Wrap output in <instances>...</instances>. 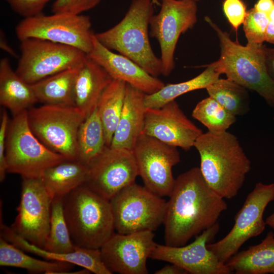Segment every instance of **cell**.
Returning <instances> with one entry per match:
<instances>
[{"label": "cell", "instance_id": "19", "mask_svg": "<svg viewBox=\"0 0 274 274\" xmlns=\"http://www.w3.org/2000/svg\"><path fill=\"white\" fill-rule=\"evenodd\" d=\"M87 55L102 66L113 79L122 80L146 94L155 93L165 85L130 59L115 53L104 46L96 39L94 34L92 48Z\"/></svg>", "mask_w": 274, "mask_h": 274}, {"label": "cell", "instance_id": "28", "mask_svg": "<svg viewBox=\"0 0 274 274\" xmlns=\"http://www.w3.org/2000/svg\"><path fill=\"white\" fill-rule=\"evenodd\" d=\"M206 68L195 77L178 83L165 84L158 91L146 94L144 104L146 108H158L175 100L177 97L192 91L206 89L219 78L221 75L214 67L208 64Z\"/></svg>", "mask_w": 274, "mask_h": 274}, {"label": "cell", "instance_id": "46", "mask_svg": "<svg viewBox=\"0 0 274 274\" xmlns=\"http://www.w3.org/2000/svg\"><path fill=\"white\" fill-rule=\"evenodd\" d=\"M155 2H156V4H158V5L159 4V2H158V0H155Z\"/></svg>", "mask_w": 274, "mask_h": 274}, {"label": "cell", "instance_id": "24", "mask_svg": "<svg viewBox=\"0 0 274 274\" xmlns=\"http://www.w3.org/2000/svg\"><path fill=\"white\" fill-rule=\"evenodd\" d=\"M235 274H274V232L257 245L238 251L225 263Z\"/></svg>", "mask_w": 274, "mask_h": 274}, {"label": "cell", "instance_id": "47", "mask_svg": "<svg viewBox=\"0 0 274 274\" xmlns=\"http://www.w3.org/2000/svg\"><path fill=\"white\" fill-rule=\"evenodd\" d=\"M192 1H195L196 2H197L199 1H200V0H192Z\"/></svg>", "mask_w": 274, "mask_h": 274}, {"label": "cell", "instance_id": "27", "mask_svg": "<svg viewBox=\"0 0 274 274\" xmlns=\"http://www.w3.org/2000/svg\"><path fill=\"white\" fill-rule=\"evenodd\" d=\"M0 265L23 268L33 273L63 274L71 271L75 265L65 262L42 260L31 257L1 237Z\"/></svg>", "mask_w": 274, "mask_h": 274}, {"label": "cell", "instance_id": "4", "mask_svg": "<svg viewBox=\"0 0 274 274\" xmlns=\"http://www.w3.org/2000/svg\"><path fill=\"white\" fill-rule=\"evenodd\" d=\"M154 4L155 0H132L119 23L94 36L107 48L128 57L157 77L162 75V63L152 49L149 32Z\"/></svg>", "mask_w": 274, "mask_h": 274}, {"label": "cell", "instance_id": "45", "mask_svg": "<svg viewBox=\"0 0 274 274\" xmlns=\"http://www.w3.org/2000/svg\"><path fill=\"white\" fill-rule=\"evenodd\" d=\"M267 15L269 19V21H274V5Z\"/></svg>", "mask_w": 274, "mask_h": 274}, {"label": "cell", "instance_id": "29", "mask_svg": "<svg viewBox=\"0 0 274 274\" xmlns=\"http://www.w3.org/2000/svg\"><path fill=\"white\" fill-rule=\"evenodd\" d=\"M126 83L113 79L102 92L97 108L104 128L106 143L111 146L118 123L126 92Z\"/></svg>", "mask_w": 274, "mask_h": 274}, {"label": "cell", "instance_id": "34", "mask_svg": "<svg viewBox=\"0 0 274 274\" xmlns=\"http://www.w3.org/2000/svg\"><path fill=\"white\" fill-rule=\"evenodd\" d=\"M269 19L267 14L259 12L254 8L247 11L243 22V29L248 43L263 44Z\"/></svg>", "mask_w": 274, "mask_h": 274}, {"label": "cell", "instance_id": "11", "mask_svg": "<svg viewBox=\"0 0 274 274\" xmlns=\"http://www.w3.org/2000/svg\"><path fill=\"white\" fill-rule=\"evenodd\" d=\"M274 200V183H257L234 217L231 230L219 241L207 244L208 248L223 263L236 253L250 238L261 234L266 225L263 214Z\"/></svg>", "mask_w": 274, "mask_h": 274}, {"label": "cell", "instance_id": "8", "mask_svg": "<svg viewBox=\"0 0 274 274\" xmlns=\"http://www.w3.org/2000/svg\"><path fill=\"white\" fill-rule=\"evenodd\" d=\"M110 201L117 233L154 231L163 224L167 201L145 186L133 183Z\"/></svg>", "mask_w": 274, "mask_h": 274}, {"label": "cell", "instance_id": "13", "mask_svg": "<svg viewBox=\"0 0 274 274\" xmlns=\"http://www.w3.org/2000/svg\"><path fill=\"white\" fill-rule=\"evenodd\" d=\"M132 152L144 186L159 196H169L175 181L172 168L180 162L177 147L142 133Z\"/></svg>", "mask_w": 274, "mask_h": 274}, {"label": "cell", "instance_id": "1", "mask_svg": "<svg viewBox=\"0 0 274 274\" xmlns=\"http://www.w3.org/2000/svg\"><path fill=\"white\" fill-rule=\"evenodd\" d=\"M168 197L163 222L164 242L167 246L186 245L217 223L227 209L224 198L209 187L197 167L175 179Z\"/></svg>", "mask_w": 274, "mask_h": 274}, {"label": "cell", "instance_id": "38", "mask_svg": "<svg viewBox=\"0 0 274 274\" xmlns=\"http://www.w3.org/2000/svg\"><path fill=\"white\" fill-rule=\"evenodd\" d=\"M8 114L6 110H3L0 124V181L2 182L5 179L7 172L6 160V139L9 124Z\"/></svg>", "mask_w": 274, "mask_h": 274}, {"label": "cell", "instance_id": "37", "mask_svg": "<svg viewBox=\"0 0 274 274\" xmlns=\"http://www.w3.org/2000/svg\"><path fill=\"white\" fill-rule=\"evenodd\" d=\"M18 15L24 18L41 13L50 0H4Z\"/></svg>", "mask_w": 274, "mask_h": 274}, {"label": "cell", "instance_id": "30", "mask_svg": "<svg viewBox=\"0 0 274 274\" xmlns=\"http://www.w3.org/2000/svg\"><path fill=\"white\" fill-rule=\"evenodd\" d=\"M106 147L104 128L96 107L86 117L79 129L78 160L88 165Z\"/></svg>", "mask_w": 274, "mask_h": 274}, {"label": "cell", "instance_id": "14", "mask_svg": "<svg viewBox=\"0 0 274 274\" xmlns=\"http://www.w3.org/2000/svg\"><path fill=\"white\" fill-rule=\"evenodd\" d=\"M51 202L41 178H22L18 214L11 228L29 243L43 248L49 233Z\"/></svg>", "mask_w": 274, "mask_h": 274}, {"label": "cell", "instance_id": "18", "mask_svg": "<svg viewBox=\"0 0 274 274\" xmlns=\"http://www.w3.org/2000/svg\"><path fill=\"white\" fill-rule=\"evenodd\" d=\"M175 100L158 108H146L143 133L188 151L202 134Z\"/></svg>", "mask_w": 274, "mask_h": 274}, {"label": "cell", "instance_id": "40", "mask_svg": "<svg viewBox=\"0 0 274 274\" xmlns=\"http://www.w3.org/2000/svg\"><path fill=\"white\" fill-rule=\"evenodd\" d=\"M166 265L156 270L155 274H186L188 272L183 268L174 264Z\"/></svg>", "mask_w": 274, "mask_h": 274}, {"label": "cell", "instance_id": "33", "mask_svg": "<svg viewBox=\"0 0 274 274\" xmlns=\"http://www.w3.org/2000/svg\"><path fill=\"white\" fill-rule=\"evenodd\" d=\"M192 116L213 132L226 131L236 121V116L210 96L197 104Z\"/></svg>", "mask_w": 274, "mask_h": 274}, {"label": "cell", "instance_id": "16", "mask_svg": "<svg viewBox=\"0 0 274 274\" xmlns=\"http://www.w3.org/2000/svg\"><path fill=\"white\" fill-rule=\"evenodd\" d=\"M152 231L114 233L100 248L102 260L111 272L147 274V260L157 243Z\"/></svg>", "mask_w": 274, "mask_h": 274}, {"label": "cell", "instance_id": "39", "mask_svg": "<svg viewBox=\"0 0 274 274\" xmlns=\"http://www.w3.org/2000/svg\"><path fill=\"white\" fill-rule=\"evenodd\" d=\"M265 64L267 73L274 81V48L265 46Z\"/></svg>", "mask_w": 274, "mask_h": 274}, {"label": "cell", "instance_id": "32", "mask_svg": "<svg viewBox=\"0 0 274 274\" xmlns=\"http://www.w3.org/2000/svg\"><path fill=\"white\" fill-rule=\"evenodd\" d=\"M65 219L61 199L52 200L49 233L43 248L55 253H66L76 249Z\"/></svg>", "mask_w": 274, "mask_h": 274}, {"label": "cell", "instance_id": "12", "mask_svg": "<svg viewBox=\"0 0 274 274\" xmlns=\"http://www.w3.org/2000/svg\"><path fill=\"white\" fill-rule=\"evenodd\" d=\"M197 12L194 1L161 0L159 12L152 16L149 34L159 44L163 76H168L174 69V54L179 38L194 27Z\"/></svg>", "mask_w": 274, "mask_h": 274}, {"label": "cell", "instance_id": "17", "mask_svg": "<svg viewBox=\"0 0 274 274\" xmlns=\"http://www.w3.org/2000/svg\"><path fill=\"white\" fill-rule=\"evenodd\" d=\"M220 230L219 222L202 231L188 245L175 247L157 244L150 258L176 264L191 274H230L225 263L220 262L207 247Z\"/></svg>", "mask_w": 274, "mask_h": 274}, {"label": "cell", "instance_id": "3", "mask_svg": "<svg viewBox=\"0 0 274 274\" xmlns=\"http://www.w3.org/2000/svg\"><path fill=\"white\" fill-rule=\"evenodd\" d=\"M71 240L78 247L100 249L115 231L109 200L84 184L62 199Z\"/></svg>", "mask_w": 274, "mask_h": 274}, {"label": "cell", "instance_id": "36", "mask_svg": "<svg viewBox=\"0 0 274 274\" xmlns=\"http://www.w3.org/2000/svg\"><path fill=\"white\" fill-rule=\"evenodd\" d=\"M223 9L229 23L236 32L246 17V5L242 0H224Z\"/></svg>", "mask_w": 274, "mask_h": 274}, {"label": "cell", "instance_id": "22", "mask_svg": "<svg viewBox=\"0 0 274 274\" xmlns=\"http://www.w3.org/2000/svg\"><path fill=\"white\" fill-rule=\"evenodd\" d=\"M113 79L88 55L76 78L75 106L88 116L97 107L100 96Z\"/></svg>", "mask_w": 274, "mask_h": 274}, {"label": "cell", "instance_id": "20", "mask_svg": "<svg viewBox=\"0 0 274 274\" xmlns=\"http://www.w3.org/2000/svg\"><path fill=\"white\" fill-rule=\"evenodd\" d=\"M1 237L24 251L37 255L46 260L72 263L87 268L95 274H112L102 260L100 249L76 246L75 250L70 253L50 252L29 243L3 222H1Z\"/></svg>", "mask_w": 274, "mask_h": 274}, {"label": "cell", "instance_id": "31", "mask_svg": "<svg viewBox=\"0 0 274 274\" xmlns=\"http://www.w3.org/2000/svg\"><path fill=\"white\" fill-rule=\"evenodd\" d=\"M206 90L209 96L236 116L244 115L250 109L248 89L228 78H219Z\"/></svg>", "mask_w": 274, "mask_h": 274}, {"label": "cell", "instance_id": "43", "mask_svg": "<svg viewBox=\"0 0 274 274\" xmlns=\"http://www.w3.org/2000/svg\"><path fill=\"white\" fill-rule=\"evenodd\" d=\"M265 41L274 44V21H269L268 24Z\"/></svg>", "mask_w": 274, "mask_h": 274}, {"label": "cell", "instance_id": "5", "mask_svg": "<svg viewBox=\"0 0 274 274\" xmlns=\"http://www.w3.org/2000/svg\"><path fill=\"white\" fill-rule=\"evenodd\" d=\"M205 20L216 32L220 42V56L211 64L220 74L246 89L257 92L269 106L274 107V81L265 64L266 45L247 43L243 46L232 41L209 17Z\"/></svg>", "mask_w": 274, "mask_h": 274}, {"label": "cell", "instance_id": "15", "mask_svg": "<svg viewBox=\"0 0 274 274\" xmlns=\"http://www.w3.org/2000/svg\"><path fill=\"white\" fill-rule=\"evenodd\" d=\"M88 165L85 183L110 200L120 190L135 182L139 172L132 150L106 147Z\"/></svg>", "mask_w": 274, "mask_h": 274}, {"label": "cell", "instance_id": "21", "mask_svg": "<svg viewBox=\"0 0 274 274\" xmlns=\"http://www.w3.org/2000/svg\"><path fill=\"white\" fill-rule=\"evenodd\" d=\"M145 95L144 92L126 83L123 106L110 147L132 150L143 132Z\"/></svg>", "mask_w": 274, "mask_h": 274}, {"label": "cell", "instance_id": "26", "mask_svg": "<svg viewBox=\"0 0 274 274\" xmlns=\"http://www.w3.org/2000/svg\"><path fill=\"white\" fill-rule=\"evenodd\" d=\"M79 67L59 72L31 84L38 101L75 106L74 88Z\"/></svg>", "mask_w": 274, "mask_h": 274}, {"label": "cell", "instance_id": "41", "mask_svg": "<svg viewBox=\"0 0 274 274\" xmlns=\"http://www.w3.org/2000/svg\"><path fill=\"white\" fill-rule=\"evenodd\" d=\"M273 5L274 0H258L254 8L259 12L267 14Z\"/></svg>", "mask_w": 274, "mask_h": 274}, {"label": "cell", "instance_id": "10", "mask_svg": "<svg viewBox=\"0 0 274 274\" xmlns=\"http://www.w3.org/2000/svg\"><path fill=\"white\" fill-rule=\"evenodd\" d=\"M20 41L37 38L76 48L87 54L93 47L94 33L88 16L83 14L42 13L24 18L16 26Z\"/></svg>", "mask_w": 274, "mask_h": 274}, {"label": "cell", "instance_id": "6", "mask_svg": "<svg viewBox=\"0 0 274 274\" xmlns=\"http://www.w3.org/2000/svg\"><path fill=\"white\" fill-rule=\"evenodd\" d=\"M66 160L34 134L28 124L27 110L13 115L6 139L8 173L18 174L22 178H40L46 169Z\"/></svg>", "mask_w": 274, "mask_h": 274}, {"label": "cell", "instance_id": "7", "mask_svg": "<svg viewBox=\"0 0 274 274\" xmlns=\"http://www.w3.org/2000/svg\"><path fill=\"white\" fill-rule=\"evenodd\" d=\"M85 114L75 106L44 104L27 110L29 127L46 147L68 160H78V133Z\"/></svg>", "mask_w": 274, "mask_h": 274}, {"label": "cell", "instance_id": "25", "mask_svg": "<svg viewBox=\"0 0 274 274\" xmlns=\"http://www.w3.org/2000/svg\"><path fill=\"white\" fill-rule=\"evenodd\" d=\"M88 165L79 160H68L49 167L40 178L51 200L62 199L85 184Z\"/></svg>", "mask_w": 274, "mask_h": 274}, {"label": "cell", "instance_id": "42", "mask_svg": "<svg viewBox=\"0 0 274 274\" xmlns=\"http://www.w3.org/2000/svg\"><path fill=\"white\" fill-rule=\"evenodd\" d=\"M0 47L12 56L18 58V55L13 48L9 45L5 35L2 30L0 31Z\"/></svg>", "mask_w": 274, "mask_h": 274}, {"label": "cell", "instance_id": "44", "mask_svg": "<svg viewBox=\"0 0 274 274\" xmlns=\"http://www.w3.org/2000/svg\"><path fill=\"white\" fill-rule=\"evenodd\" d=\"M265 223L274 231V212L265 219Z\"/></svg>", "mask_w": 274, "mask_h": 274}, {"label": "cell", "instance_id": "2", "mask_svg": "<svg viewBox=\"0 0 274 274\" xmlns=\"http://www.w3.org/2000/svg\"><path fill=\"white\" fill-rule=\"evenodd\" d=\"M194 147L200 156V170L209 187L223 198L232 199L242 187L251 161L237 137L228 131H207Z\"/></svg>", "mask_w": 274, "mask_h": 274}, {"label": "cell", "instance_id": "35", "mask_svg": "<svg viewBox=\"0 0 274 274\" xmlns=\"http://www.w3.org/2000/svg\"><path fill=\"white\" fill-rule=\"evenodd\" d=\"M101 0H55L52 6L53 13L82 14L89 11L100 2Z\"/></svg>", "mask_w": 274, "mask_h": 274}, {"label": "cell", "instance_id": "9", "mask_svg": "<svg viewBox=\"0 0 274 274\" xmlns=\"http://www.w3.org/2000/svg\"><path fill=\"white\" fill-rule=\"evenodd\" d=\"M16 73L30 84L59 72L78 68L87 54L72 46L37 38L22 40Z\"/></svg>", "mask_w": 274, "mask_h": 274}, {"label": "cell", "instance_id": "23", "mask_svg": "<svg viewBox=\"0 0 274 274\" xmlns=\"http://www.w3.org/2000/svg\"><path fill=\"white\" fill-rule=\"evenodd\" d=\"M38 100L31 84L12 69L9 59L0 61V103L15 115L27 110Z\"/></svg>", "mask_w": 274, "mask_h": 274}]
</instances>
